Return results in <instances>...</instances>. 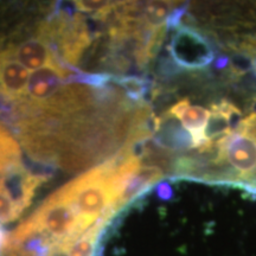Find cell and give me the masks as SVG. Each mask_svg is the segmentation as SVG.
Returning <instances> with one entry per match:
<instances>
[{
    "instance_id": "obj_5",
    "label": "cell",
    "mask_w": 256,
    "mask_h": 256,
    "mask_svg": "<svg viewBox=\"0 0 256 256\" xmlns=\"http://www.w3.org/2000/svg\"><path fill=\"white\" fill-rule=\"evenodd\" d=\"M48 174H34L19 162L0 176V192L12 200L22 212L31 206L36 188L46 180Z\"/></svg>"
},
{
    "instance_id": "obj_13",
    "label": "cell",
    "mask_w": 256,
    "mask_h": 256,
    "mask_svg": "<svg viewBox=\"0 0 256 256\" xmlns=\"http://www.w3.org/2000/svg\"><path fill=\"white\" fill-rule=\"evenodd\" d=\"M22 159V151L11 133L0 124V176Z\"/></svg>"
},
{
    "instance_id": "obj_1",
    "label": "cell",
    "mask_w": 256,
    "mask_h": 256,
    "mask_svg": "<svg viewBox=\"0 0 256 256\" xmlns=\"http://www.w3.org/2000/svg\"><path fill=\"white\" fill-rule=\"evenodd\" d=\"M127 184L114 174L112 160L95 166L58 188L60 194L76 208L87 228L107 214H114L115 206Z\"/></svg>"
},
{
    "instance_id": "obj_6",
    "label": "cell",
    "mask_w": 256,
    "mask_h": 256,
    "mask_svg": "<svg viewBox=\"0 0 256 256\" xmlns=\"http://www.w3.org/2000/svg\"><path fill=\"white\" fill-rule=\"evenodd\" d=\"M75 72L66 63H55L31 72L26 96L23 101L31 104H42L55 95Z\"/></svg>"
},
{
    "instance_id": "obj_21",
    "label": "cell",
    "mask_w": 256,
    "mask_h": 256,
    "mask_svg": "<svg viewBox=\"0 0 256 256\" xmlns=\"http://www.w3.org/2000/svg\"><path fill=\"white\" fill-rule=\"evenodd\" d=\"M229 64V58L226 56H220L216 60V63H215V66L217 69H223L226 68V66Z\"/></svg>"
},
{
    "instance_id": "obj_18",
    "label": "cell",
    "mask_w": 256,
    "mask_h": 256,
    "mask_svg": "<svg viewBox=\"0 0 256 256\" xmlns=\"http://www.w3.org/2000/svg\"><path fill=\"white\" fill-rule=\"evenodd\" d=\"M115 2H75L74 5L82 14H100L102 12L107 11V10L112 8Z\"/></svg>"
},
{
    "instance_id": "obj_14",
    "label": "cell",
    "mask_w": 256,
    "mask_h": 256,
    "mask_svg": "<svg viewBox=\"0 0 256 256\" xmlns=\"http://www.w3.org/2000/svg\"><path fill=\"white\" fill-rule=\"evenodd\" d=\"M174 2H148L144 8L142 22L147 28H156L166 26V20L171 12L177 8Z\"/></svg>"
},
{
    "instance_id": "obj_4",
    "label": "cell",
    "mask_w": 256,
    "mask_h": 256,
    "mask_svg": "<svg viewBox=\"0 0 256 256\" xmlns=\"http://www.w3.org/2000/svg\"><path fill=\"white\" fill-rule=\"evenodd\" d=\"M168 51L176 63L188 69L206 68L215 58V51L208 38L186 25L179 26L174 32Z\"/></svg>"
},
{
    "instance_id": "obj_15",
    "label": "cell",
    "mask_w": 256,
    "mask_h": 256,
    "mask_svg": "<svg viewBox=\"0 0 256 256\" xmlns=\"http://www.w3.org/2000/svg\"><path fill=\"white\" fill-rule=\"evenodd\" d=\"M114 83H116L121 89L127 92L128 98L133 101H142L147 94L150 88V81L145 78L139 76H120L113 78Z\"/></svg>"
},
{
    "instance_id": "obj_8",
    "label": "cell",
    "mask_w": 256,
    "mask_h": 256,
    "mask_svg": "<svg viewBox=\"0 0 256 256\" xmlns=\"http://www.w3.org/2000/svg\"><path fill=\"white\" fill-rule=\"evenodd\" d=\"M6 50L16 60L32 72L50 64L62 63L58 60V56L54 52V48L48 42L38 37L25 40L16 48L10 46Z\"/></svg>"
},
{
    "instance_id": "obj_17",
    "label": "cell",
    "mask_w": 256,
    "mask_h": 256,
    "mask_svg": "<svg viewBox=\"0 0 256 256\" xmlns=\"http://www.w3.org/2000/svg\"><path fill=\"white\" fill-rule=\"evenodd\" d=\"M229 66L230 72H232L235 76H241L243 74L248 72L249 70L252 68V58L246 54L238 51L232 56L229 60Z\"/></svg>"
},
{
    "instance_id": "obj_2",
    "label": "cell",
    "mask_w": 256,
    "mask_h": 256,
    "mask_svg": "<svg viewBox=\"0 0 256 256\" xmlns=\"http://www.w3.org/2000/svg\"><path fill=\"white\" fill-rule=\"evenodd\" d=\"M34 234L49 244L63 243L70 248L87 230L76 208L57 190L23 222Z\"/></svg>"
},
{
    "instance_id": "obj_11",
    "label": "cell",
    "mask_w": 256,
    "mask_h": 256,
    "mask_svg": "<svg viewBox=\"0 0 256 256\" xmlns=\"http://www.w3.org/2000/svg\"><path fill=\"white\" fill-rule=\"evenodd\" d=\"M114 216L113 214H107L101 217L78 241L70 246L69 256H95L102 234L106 232V228Z\"/></svg>"
},
{
    "instance_id": "obj_22",
    "label": "cell",
    "mask_w": 256,
    "mask_h": 256,
    "mask_svg": "<svg viewBox=\"0 0 256 256\" xmlns=\"http://www.w3.org/2000/svg\"><path fill=\"white\" fill-rule=\"evenodd\" d=\"M6 238H8V234L5 232V230L2 229V226H0V248H2V244H4Z\"/></svg>"
},
{
    "instance_id": "obj_12",
    "label": "cell",
    "mask_w": 256,
    "mask_h": 256,
    "mask_svg": "<svg viewBox=\"0 0 256 256\" xmlns=\"http://www.w3.org/2000/svg\"><path fill=\"white\" fill-rule=\"evenodd\" d=\"M232 130L230 127L228 115L226 114L220 104L211 106V112L209 120H208L206 130H204V136H206L208 144L211 146H216L223 139L232 136Z\"/></svg>"
},
{
    "instance_id": "obj_10",
    "label": "cell",
    "mask_w": 256,
    "mask_h": 256,
    "mask_svg": "<svg viewBox=\"0 0 256 256\" xmlns=\"http://www.w3.org/2000/svg\"><path fill=\"white\" fill-rule=\"evenodd\" d=\"M165 177L164 171L162 168H158V166L153 165H144L140 168L139 171L130 178L128 182L126 188L121 194L119 200H118L116 206H115V211H119L136 200V198L142 196L146 194L150 188L158 184L159 180H162Z\"/></svg>"
},
{
    "instance_id": "obj_20",
    "label": "cell",
    "mask_w": 256,
    "mask_h": 256,
    "mask_svg": "<svg viewBox=\"0 0 256 256\" xmlns=\"http://www.w3.org/2000/svg\"><path fill=\"white\" fill-rule=\"evenodd\" d=\"M158 194H159V197L164 198V200H168V198L171 197V194H172L171 186L166 183L159 184L158 185Z\"/></svg>"
},
{
    "instance_id": "obj_19",
    "label": "cell",
    "mask_w": 256,
    "mask_h": 256,
    "mask_svg": "<svg viewBox=\"0 0 256 256\" xmlns=\"http://www.w3.org/2000/svg\"><path fill=\"white\" fill-rule=\"evenodd\" d=\"M236 132L250 138L256 142V113L248 115L246 119H243Z\"/></svg>"
},
{
    "instance_id": "obj_7",
    "label": "cell",
    "mask_w": 256,
    "mask_h": 256,
    "mask_svg": "<svg viewBox=\"0 0 256 256\" xmlns=\"http://www.w3.org/2000/svg\"><path fill=\"white\" fill-rule=\"evenodd\" d=\"M168 113L180 121L185 130L191 134L194 148H198V151L202 153L216 150L215 146L208 144L206 136H204V130H206V122L210 116L209 110L200 106H191L190 101L188 98H184L172 106Z\"/></svg>"
},
{
    "instance_id": "obj_3",
    "label": "cell",
    "mask_w": 256,
    "mask_h": 256,
    "mask_svg": "<svg viewBox=\"0 0 256 256\" xmlns=\"http://www.w3.org/2000/svg\"><path fill=\"white\" fill-rule=\"evenodd\" d=\"M214 162L232 166L238 178L236 185L249 183L256 179V142L238 132L232 133L217 144Z\"/></svg>"
},
{
    "instance_id": "obj_23",
    "label": "cell",
    "mask_w": 256,
    "mask_h": 256,
    "mask_svg": "<svg viewBox=\"0 0 256 256\" xmlns=\"http://www.w3.org/2000/svg\"><path fill=\"white\" fill-rule=\"evenodd\" d=\"M250 58H252V69H254V72L256 74V48H255V50L252 51V54Z\"/></svg>"
},
{
    "instance_id": "obj_9",
    "label": "cell",
    "mask_w": 256,
    "mask_h": 256,
    "mask_svg": "<svg viewBox=\"0 0 256 256\" xmlns=\"http://www.w3.org/2000/svg\"><path fill=\"white\" fill-rule=\"evenodd\" d=\"M153 140L159 148L168 152L185 151L194 147L191 134L170 113L158 118V126Z\"/></svg>"
},
{
    "instance_id": "obj_16",
    "label": "cell",
    "mask_w": 256,
    "mask_h": 256,
    "mask_svg": "<svg viewBox=\"0 0 256 256\" xmlns=\"http://www.w3.org/2000/svg\"><path fill=\"white\" fill-rule=\"evenodd\" d=\"M22 214L23 212L12 203V200L0 192V224L14 222Z\"/></svg>"
}]
</instances>
